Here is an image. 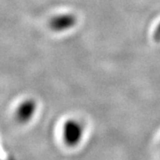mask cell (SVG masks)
Segmentation results:
<instances>
[{"instance_id":"cell-1","label":"cell","mask_w":160,"mask_h":160,"mask_svg":"<svg viewBox=\"0 0 160 160\" xmlns=\"http://www.w3.org/2000/svg\"><path fill=\"white\" fill-rule=\"evenodd\" d=\"M84 136V127L79 121L76 119L67 120L62 128L63 142L69 148L78 146Z\"/></svg>"},{"instance_id":"cell-2","label":"cell","mask_w":160,"mask_h":160,"mask_svg":"<svg viewBox=\"0 0 160 160\" xmlns=\"http://www.w3.org/2000/svg\"><path fill=\"white\" fill-rule=\"evenodd\" d=\"M77 24V17L72 13H64L53 16L49 22L52 30L56 32H62L73 28Z\"/></svg>"},{"instance_id":"cell-3","label":"cell","mask_w":160,"mask_h":160,"mask_svg":"<svg viewBox=\"0 0 160 160\" xmlns=\"http://www.w3.org/2000/svg\"><path fill=\"white\" fill-rule=\"evenodd\" d=\"M37 109V103L32 99L25 100L21 103L16 109L15 118L18 122L22 124L28 123L34 117L35 112Z\"/></svg>"},{"instance_id":"cell-4","label":"cell","mask_w":160,"mask_h":160,"mask_svg":"<svg viewBox=\"0 0 160 160\" xmlns=\"http://www.w3.org/2000/svg\"><path fill=\"white\" fill-rule=\"evenodd\" d=\"M153 38L156 42H160V23L157 26V28L154 30V33H153Z\"/></svg>"}]
</instances>
